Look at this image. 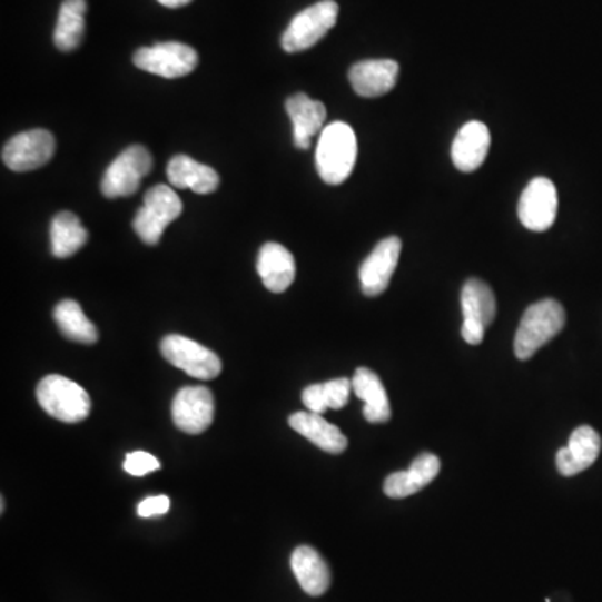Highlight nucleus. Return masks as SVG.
Returning a JSON list of instances; mask_svg holds the SVG:
<instances>
[{
	"instance_id": "1",
	"label": "nucleus",
	"mask_w": 602,
	"mask_h": 602,
	"mask_svg": "<svg viewBox=\"0 0 602 602\" xmlns=\"http://www.w3.org/2000/svg\"><path fill=\"white\" fill-rule=\"evenodd\" d=\"M357 156V135L347 122H332L320 132L315 165L327 185L337 186L347 181L354 171Z\"/></svg>"
},
{
	"instance_id": "2",
	"label": "nucleus",
	"mask_w": 602,
	"mask_h": 602,
	"mask_svg": "<svg viewBox=\"0 0 602 602\" xmlns=\"http://www.w3.org/2000/svg\"><path fill=\"white\" fill-rule=\"evenodd\" d=\"M565 312L555 299H541L531 305L515 332L514 354L519 361L534 357L539 348L551 342L564 328Z\"/></svg>"
},
{
	"instance_id": "3",
	"label": "nucleus",
	"mask_w": 602,
	"mask_h": 602,
	"mask_svg": "<svg viewBox=\"0 0 602 602\" xmlns=\"http://www.w3.org/2000/svg\"><path fill=\"white\" fill-rule=\"evenodd\" d=\"M36 394L46 414L66 424L86 421L91 412V397L88 392L62 375H48L42 378Z\"/></svg>"
},
{
	"instance_id": "4",
	"label": "nucleus",
	"mask_w": 602,
	"mask_h": 602,
	"mask_svg": "<svg viewBox=\"0 0 602 602\" xmlns=\"http://www.w3.org/2000/svg\"><path fill=\"white\" fill-rule=\"evenodd\" d=\"M337 19V2L320 0L292 19L288 28L283 32L282 48L286 52H302L314 48L328 34V31L334 29Z\"/></svg>"
},
{
	"instance_id": "5",
	"label": "nucleus",
	"mask_w": 602,
	"mask_h": 602,
	"mask_svg": "<svg viewBox=\"0 0 602 602\" xmlns=\"http://www.w3.org/2000/svg\"><path fill=\"white\" fill-rule=\"evenodd\" d=\"M182 213V203L171 186L156 185L145 195V205L139 208L132 228L146 245H158L166 226L171 225Z\"/></svg>"
},
{
	"instance_id": "6",
	"label": "nucleus",
	"mask_w": 602,
	"mask_h": 602,
	"mask_svg": "<svg viewBox=\"0 0 602 602\" xmlns=\"http://www.w3.org/2000/svg\"><path fill=\"white\" fill-rule=\"evenodd\" d=\"M151 169V152L141 145L129 146L106 169L101 182L102 195L109 199L135 195Z\"/></svg>"
},
{
	"instance_id": "7",
	"label": "nucleus",
	"mask_w": 602,
	"mask_h": 602,
	"mask_svg": "<svg viewBox=\"0 0 602 602\" xmlns=\"http://www.w3.org/2000/svg\"><path fill=\"white\" fill-rule=\"evenodd\" d=\"M132 62L141 71L166 79L185 78L198 66V52L181 42H159L141 48L132 56Z\"/></svg>"
},
{
	"instance_id": "8",
	"label": "nucleus",
	"mask_w": 602,
	"mask_h": 602,
	"mask_svg": "<svg viewBox=\"0 0 602 602\" xmlns=\"http://www.w3.org/2000/svg\"><path fill=\"white\" fill-rule=\"evenodd\" d=\"M161 354L169 364L199 381H213L223 371L221 361L215 352L182 335L162 338Z\"/></svg>"
},
{
	"instance_id": "9",
	"label": "nucleus",
	"mask_w": 602,
	"mask_h": 602,
	"mask_svg": "<svg viewBox=\"0 0 602 602\" xmlns=\"http://www.w3.org/2000/svg\"><path fill=\"white\" fill-rule=\"evenodd\" d=\"M55 151V136L46 129H32L9 139L2 149V161L12 171H32L48 165Z\"/></svg>"
},
{
	"instance_id": "10",
	"label": "nucleus",
	"mask_w": 602,
	"mask_h": 602,
	"mask_svg": "<svg viewBox=\"0 0 602 602\" xmlns=\"http://www.w3.org/2000/svg\"><path fill=\"white\" fill-rule=\"evenodd\" d=\"M559 196L554 182L535 178L525 186L519 201V219L531 231H547L557 218Z\"/></svg>"
},
{
	"instance_id": "11",
	"label": "nucleus",
	"mask_w": 602,
	"mask_h": 602,
	"mask_svg": "<svg viewBox=\"0 0 602 602\" xmlns=\"http://www.w3.org/2000/svg\"><path fill=\"white\" fill-rule=\"evenodd\" d=\"M215 418V397L206 387H185L172 401V422L186 434H203Z\"/></svg>"
},
{
	"instance_id": "12",
	"label": "nucleus",
	"mask_w": 602,
	"mask_h": 602,
	"mask_svg": "<svg viewBox=\"0 0 602 602\" xmlns=\"http://www.w3.org/2000/svg\"><path fill=\"white\" fill-rule=\"evenodd\" d=\"M402 241L398 236L382 239L361 266L362 292L378 296L391 285L392 275L401 259Z\"/></svg>"
},
{
	"instance_id": "13",
	"label": "nucleus",
	"mask_w": 602,
	"mask_h": 602,
	"mask_svg": "<svg viewBox=\"0 0 602 602\" xmlns=\"http://www.w3.org/2000/svg\"><path fill=\"white\" fill-rule=\"evenodd\" d=\"M285 108L292 119L293 142L296 148H310L312 139L325 129L327 108L324 102L308 98L305 92H298L286 99Z\"/></svg>"
},
{
	"instance_id": "14",
	"label": "nucleus",
	"mask_w": 602,
	"mask_h": 602,
	"mask_svg": "<svg viewBox=\"0 0 602 602\" xmlns=\"http://www.w3.org/2000/svg\"><path fill=\"white\" fill-rule=\"evenodd\" d=\"M398 62L392 59H371L357 62L348 72L352 88L362 98H381L397 85Z\"/></svg>"
},
{
	"instance_id": "15",
	"label": "nucleus",
	"mask_w": 602,
	"mask_h": 602,
	"mask_svg": "<svg viewBox=\"0 0 602 602\" xmlns=\"http://www.w3.org/2000/svg\"><path fill=\"white\" fill-rule=\"evenodd\" d=\"M601 435L589 427L581 425L572 432L568 445L555 455V464L564 477L581 474L591 467L601 454Z\"/></svg>"
},
{
	"instance_id": "16",
	"label": "nucleus",
	"mask_w": 602,
	"mask_h": 602,
	"mask_svg": "<svg viewBox=\"0 0 602 602\" xmlns=\"http://www.w3.org/2000/svg\"><path fill=\"white\" fill-rule=\"evenodd\" d=\"M491 131L481 121L462 126L452 145V161L462 172H472L484 165L491 149Z\"/></svg>"
},
{
	"instance_id": "17",
	"label": "nucleus",
	"mask_w": 602,
	"mask_h": 602,
	"mask_svg": "<svg viewBox=\"0 0 602 602\" xmlns=\"http://www.w3.org/2000/svg\"><path fill=\"white\" fill-rule=\"evenodd\" d=\"M259 278L263 285L273 293H283L295 282V258L285 246L278 243H266L259 249L258 263Z\"/></svg>"
},
{
	"instance_id": "18",
	"label": "nucleus",
	"mask_w": 602,
	"mask_h": 602,
	"mask_svg": "<svg viewBox=\"0 0 602 602\" xmlns=\"http://www.w3.org/2000/svg\"><path fill=\"white\" fill-rule=\"evenodd\" d=\"M438 472H441V461L437 455L425 452L412 462L408 471L388 475L384 484V492L391 499L408 497V495H414L415 492L427 487L437 477Z\"/></svg>"
},
{
	"instance_id": "19",
	"label": "nucleus",
	"mask_w": 602,
	"mask_h": 602,
	"mask_svg": "<svg viewBox=\"0 0 602 602\" xmlns=\"http://www.w3.org/2000/svg\"><path fill=\"white\" fill-rule=\"evenodd\" d=\"M289 427L304 435L312 444L320 447L328 454L338 455L347 451L348 441L337 425L325 421L320 414L314 412H296L288 418Z\"/></svg>"
},
{
	"instance_id": "20",
	"label": "nucleus",
	"mask_w": 602,
	"mask_h": 602,
	"mask_svg": "<svg viewBox=\"0 0 602 602\" xmlns=\"http://www.w3.org/2000/svg\"><path fill=\"white\" fill-rule=\"evenodd\" d=\"M292 569L296 581L308 595L325 594L332 584L330 568L317 549L299 545L292 555Z\"/></svg>"
},
{
	"instance_id": "21",
	"label": "nucleus",
	"mask_w": 602,
	"mask_h": 602,
	"mask_svg": "<svg viewBox=\"0 0 602 602\" xmlns=\"http://www.w3.org/2000/svg\"><path fill=\"white\" fill-rule=\"evenodd\" d=\"M169 185L178 189H193L198 195H209L219 186V176L209 166L195 161L189 156L179 155L169 161Z\"/></svg>"
},
{
	"instance_id": "22",
	"label": "nucleus",
	"mask_w": 602,
	"mask_h": 602,
	"mask_svg": "<svg viewBox=\"0 0 602 602\" xmlns=\"http://www.w3.org/2000/svg\"><path fill=\"white\" fill-rule=\"evenodd\" d=\"M355 395L365 402L364 415L371 424H385L391 421L392 408L387 392L381 378L371 368H358L352 378Z\"/></svg>"
},
{
	"instance_id": "23",
	"label": "nucleus",
	"mask_w": 602,
	"mask_h": 602,
	"mask_svg": "<svg viewBox=\"0 0 602 602\" xmlns=\"http://www.w3.org/2000/svg\"><path fill=\"white\" fill-rule=\"evenodd\" d=\"M86 0H65L59 9L55 29V45L59 51L71 52L79 48L86 32Z\"/></svg>"
},
{
	"instance_id": "24",
	"label": "nucleus",
	"mask_w": 602,
	"mask_h": 602,
	"mask_svg": "<svg viewBox=\"0 0 602 602\" xmlns=\"http://www.w3.org/2000/svg\"><path fill=\"white\" fill-rule=\"evenodd\" d=\"M462 314L464 320L477 322L485 328L491 327L497 314L494 292L487 283L471 278L465 283L461 293Z\"/></svg>"
},
{
	"instance_id": "25",
	"label": "nucleus",
	"mask_w": 602,
	"mask_h": 602,
	"mask_svg": "<svg viewBox=\"0 0 602 602\" xmlns=\"http://www.w3.org/2000/svg\"><path fill=\"white\" fill-rule=\"evenodd\" d=\"M89 233L71 211H61L51 223V249L56 258H69L88 243Z\"/></svg>"
},
{
	"instance_id": "26",
	"label": "nucleus",
	"mask_w": 602,
	"mask_h": 602,
	"mask_svg": "<svg viewBox=\"0 0 602 602\" xmlns=\"http://www.w3.org/2000/svg\"><path fill=\"white\" fill-rule=\"evenodd\" d=\"M55 320L59 330L62 332L69 341L78 342L82 345H92L98 342V328L91 324L81 305L75 299H65L56 307Z\"/></svg>"
},
{
	"instance_id": "27",
	"label": "nucleus",
	"mask_w": 602,
	"mask_h": 602,
	"mask_svg": "<svg viewBox=\"0 0 602 602\" xmlns=\"http://www.w3.org/2000/svg\"><path fill=\"white\" fill-rule=\"evenodd\" d=\"M325 397H327L328 408L332 411H341L348 404L351 398L352 381L348 378H337V381L325 382Z\"/></svg>"
},
{
	"instance_id": "28",
	"label": "nucleus",
	"mask_w": 602,
	"mask_h": 602,
	"mask_svg": "<svg viewBox=\"0 0 602 602\" xmlns=\"http://www.w3.org/2000/svg\"><path fill=\"white\" fill-rule=\"evenodd\" d=\"M159 467H161V464H159L158 458L148 454V452H132L125 461V471L135 475V477H142L149 472L159 471Z\"/></svg>"
},
{
	"instance_id": "29",
	"label": "nucleus",
	"mask_w": 602,
	"mask_h": 602,
	"mask_svg": "<svg viewBox=\"0 0 602 602\" xmlns=\"http://www.w3.org/2000/svg\"><path fill=\"white\" fill-rule=\"evenodd\" d=\"M302 398H304V404L307 405L308 411L314 412V414L322 415L324 412L328 411L324 384H315L305 388Z\"/></svg>"
},
{
	"instance_id": "30",
	"label": "nucleus",
	"mask_w": 602,
	"mask_h": 602,
	"mask_svg": "<svg viewBox=\"0 0 602 602\" xmlns=\"http://www.w3.org/2000/svg\"><path fill=\"white\" fill-rule=\"evenodd\" d=\"M169 505H171V501L168 495H151L138 505V515L146 519L162 515L169 511Z\"/></svg>"
},
{
	"instance_id": "31",
	"label": "nucleus",
	"mask_w": 602,
	"mask_h": 602,
	"mask_svg": "<svg viewBox=\"0 0 602 602\" xmlns=\"http://www.w3.org/2000/svg\"><path fill=\"white\" fill-rule=\"evenodd\" d=\"M484 325L477 324V322L464 320V325H462V338L468 345H481L482 341H484Z\"/></svg>"
},
{
	"instance_id": "32",
	"label": "nucleus",
	"mask_w": 602,
	"mask_h": 602,
	"mask_svg": "<svg viewBox=\"0 0 602 602\" xmlns=\"http://www.w3.org/2000/svg\"><path fill=\"white\" fill-rule=\"evenodd\" d=\"M159 4L165 6L168 9L185 8V6L191 4L193 0H158Z\"/></svg>"
}]
</instances>
